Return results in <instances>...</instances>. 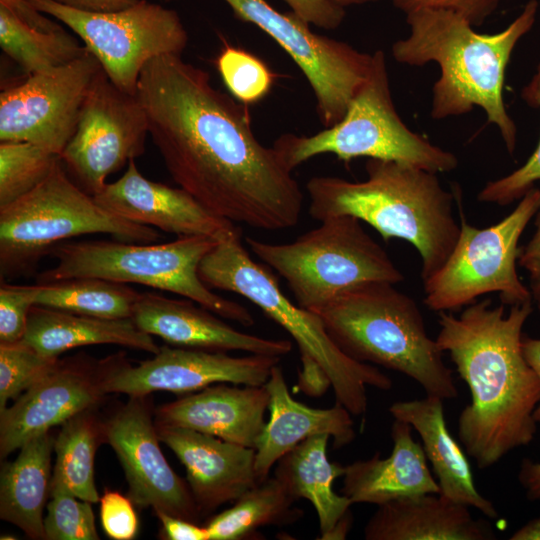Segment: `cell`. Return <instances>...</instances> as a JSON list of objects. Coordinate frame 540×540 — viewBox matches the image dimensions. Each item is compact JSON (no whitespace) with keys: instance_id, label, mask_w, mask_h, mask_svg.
I'll use <instances>...</instances> for the list:
<instances>
[{"instance_id":"f907efd6","label":"cell","mask_w":540,"mask_h":540,"mask_svg":"<svg viewBox=\"0 0 540 540\" xmlns=\"http://www.w3.org/2000/svg\"><path fill=\"white\" fill-rule=\"evenodd\" d=\"M330 1L342 8H345L348 6L363 5V4L375 2L377 0H330Z\"/></svg>"},{"instance_id":"7c38bea8","label":"cell","mask_w":540,"mask_h":540,"mask_svg":"<svg viewBox=\"0 0 540 540\" xmlns=\"http://www.w3.org/2000/svg\"><path fill=\"white\" fill-rule=\"evenodd\" d=\"M38 11L68 26L122 91L136 95L140 73L153 58L179 54L187 31L172 9L148 0L116 11L91 12L55 0H28Z\"/></svg>"},{"instance_id":"5bb4252c","label":"cell","mask_w":540,"mask_h":540,"mask_svg":"<svg viewBox=\"0 0 540 540\" xmlns=\"http://www.w3.org/2000/svg\"><path fill=\"white\" fill-rule=\"evenodd\" d=\"M147 134V116L137 95L119 89L101 68L60 159L72 180L94 196L109 175L144 153Z\"/></svg>"},{"instance_id":"7dc6e473","label":"cell","mask_w":540,"mask_h":540,"mask_svg":"<svg viewBox=\"0 0 540 540\" xmlns=\"http://www.w3.org/2000/svg\"><path fill=\"white\" fill-rule=\"evenodd\" d=\"M518 478L527 497L530 500H540V463L524 459Z\"/></svg>"},{"instance_id":"8d00e7d4","label":"cell","mask_w":540,"mask_h":540,"mask_svg":"<svg viewBox=\"0 0 540 540\" xmlns=\"http://www.w3.org/2000/svg\"><path fill=\"white\" fill-rule=\"evenodd\" d=\"M58 359L43 356L23 340L0 343V412L9 400H16L43 378Z\"/></svg>"},{"instance_id":"83f0119b","label":"cell","mask_w":540,"mask_h":540,"mask_svg":"<svg viewBox=\"0 0 540 540\" xmlns=\"http://www.w3.org/2000/svg\"><path fill=\"white\" fill-rule=\"evenodd\" d=\"M43 356L59 358L73 348L113 344L156 354L160 347L132 318L108 319L32 306L22 339Z\"/></svg>"},{"instance_id":"ac0fdd59","label":"cell","mask_w":540,"mask_h":540,"mask_svg":"<svg viewBox=\"0 0 540 540\" xmlns=\"http://www.w3.org/2000/svg\"><path fill=\"white\" fill-rule=\"evenodd\" d=\"M281 357L250 354L242 357L222 351L164 345L154 357L130 365L124 355L107 376V394L129 397L153 392L189 394L212 384L263 386Z\"/></svg>"},{"instance_id":"3957f363","label":"cell","mask_w":540,"mask_h":540,"mask_svg":"<svg viewBox=\"0 0 540 540\" xmlns=\"http://www.w3.org/2000/svg\"><path fill=\"white\" fill-rule=\"evenodd\" d=\"M538 1L529 0L502 31L481 34L462 15L440 9L406 14L410 32L393 43V58L401 64L435 62L440 76L432 87L430 115L442 120L481 108L487 123L497 127L507 151L516 148L517 128L506 110L504 83L507 65L519 40L533 27Z\"/></svg>"},{"instance_id":"f546056e","label":"cell","mask_w":540,"mask_h":540,"mask_svg":"<svg viewBox=\"0 0 540 540\" xmlns=\"http://www.w3.org/2000/svg\"><path fill=\"white\" fill-rule=\"evenodd\" d=\"M295 502L276 477H268L206 523L209 540L260 539V527L287 526L302 519L304 511Z\"/></svg>"},{"instance_id":"4fadbf2b","label":"cell","mask_w":540,"mask_h":540,"mask_svg":"<svg viewBox=\"0 0 540 540\" xmlns=\"http://www.w3.org/2000/svg\"><path fill=\"white\" fill-rule=\"evenodd\" d=\"M237 18L270 36L307 79L325 127L338 123L367 78L372 54L313 32L293 11L284 13L266 0H224Z\"/></svg>"},{"instance_id":"d6a6232c","label":"cell","mask_w":540,"mask_h":540,"mask_svg":"<svg viewBox=\"0 0 540 540\" xmlns=\"http://www.w3.org/2000/svg\"><path fill=\"white\" fill-rule=\"evenodd\" d=\"M0 46L28 75L65 65L86 51L64 29L37 30L3 5H0Z\"/></svg>"},{"instance_id":"cb8c5ba5","label":"cell","mask_w":540,"mask_h":540,"mask_svg":"<svg viewBox=\"0 0 540 540\" xmlns=\"http://www.w3.org/2000/svg\"><path fill=\"white\" fill-rule=\"evenodd\" d=\"M412 426L395 419L391 426L393 448L386 458L376 453L367 460L345 466L342 494L353 504L382 505L397 498L440 493L427 465L423 447L412 437Z\"/></svg>"},{"instance_id":"60d3db41","label":"cell","mask_w":540,"mask_h":540,"mask_svg":"<svg viewBox=\"0 0 540 540\" xmlns=\"http://www.w3.org/2000/svg\"><path fill=\"white\" fill-rule=\"evenodd\" d=\"M405 14L421 9H440L458 13L473 26L481 25L497 9L501 0H392Z\"/></svg>"},{"instance_id":"484cf974","label":"cell","mask_w":540,"mask_h":540,"mask_svg":"<svg viewBox=\"0 0 540 540\" xmlns=\"http://www.w3.org/2000/svg\"><path fill=\"white\" fill-rule=\"evenodd\" d=\"M328 434L313 435L284 454L274 470L286 491L295 499L304 498L318 516L321 540H343L353 517L351 500L334 491L335 480L344 475L345 466L327 456Z\"/></svg>"},{"instance_id":"d6986e66","label":"cell","mask_w":540,"mask_h":540,"mask_svg":"<svg viewBox=\"0 0 540 540\" xmlns=\"http://www.w3.org/2000/svg\"><path fill=\"white\" fill-rule=\"evenodd\" d=\"M105 209L131 222L156 227L177 237L207 236L217 240L239 229L215 215L182 188L145 178L135 159L124 174L93 196Z\"/></svg>"},{"instance_id":"bcb514c9","label":"cell","mask_w":540,"mask_h":540,"mask_svg":"<svg viewBox=\"0 0 540 540\" xmlns=\"http://www.w3.org/2000/svg\"><path fill=\"white\" fill-rule=\"evenodd\" d=\"M65 6L91 11L110 12L126 8L139 0H55Z\"/></svg>"},{"instance_id":"9c48e42d","label":"cell","mask_w":540,"mask_h":540,"mask_svg":"<svg viewBox=\"0 0 540 540\" xmlns=\"http://www.w3.org/2000/svg\"><path fill=\"white\" fill-rule=\"evenodd\" d=\"M87 234L142 244L160 237L153 227L102 207L72 180L60 159L33 190L0 207L1 281L34 271L54 246Z\"/></svg>"},{"instance_id":"6da1fadb","label":"cell","mask_w":540,"mask_h":540,"mask_svg":"<svg viewBox=\"0 0 540 540\" xmlns=\"http://www.w3.org/2000/svg\"><path fill=\"white\" fill-rule=\"evenodd\" d=\"M148 133L178 186L215 215L265 231L295 226L304 195L276 150L256 138L246 106L209 74L164 54L142 69L136 93Z\"/></svg>"},{"instance_id":"816d5d0a","label":"cell","mask_w":540,"mask_h":540,"mask_svg":"<svg viewBox=\"0 0 540 540\" xmlns=\"http://www.w3.org/2000/svg\"><path fill=\"white\" fill-rule=\"evenodd\" d=\"M162 1H169V0H162Z\"/></svg>"},{"instance_id":"2e32d148","label":"cell","mask_w":540,"mask_h":540,"mask_svg":"<svg viewBox=\"0 0 540 540\" xmlns=\"http://www.w3.org/2000/svg\"><path fill=\"white\" fill-rule=\"evenodd\" d=\"M147 396H133L103 422L105 443L118 457L134 505L152 507L195 523L201 513L188 483L170 467Z\"/></svg>"},{"instance_id":"5b68a950","label":"cell","mask_w":540,"mask_h":540,"mask_svg":"<svg viewBox=\"0 0 540 540\" xmlns=\"http://www.w3.org/2000/svg\"><path fill=\"white\" fill-rule=\"evenodd\" d=\"M338 347L362 363L380 365L416 381L426 395L457 398L453 372L429 337L416 301L386 282L350 288L314 311Z\"/></svg>"},{"instance_id":"681fc988","label":"cell","mask_w":540,"mask_h":540,"mask_svg":"<svg viewBox=\"0 0 540 540\" xmlns=\"http://www.w3.org/2000/svg\"><path fill=\"white\" fill-rule=\"evenodd\" d=\"M511 540H540V517L528 522L518 529L511 537Z\"/></svg>"},{"instance_id":"f1b7e54d","label":"cell","mask_w":540,"mask_h":540,"mask_svg":"<svg viewBox=\"0 0 540 540\" xmlns=\"http://www.w3.org/2000/svg\"><path fill=\"white\" fill-rule=\"evenodd\" d=\"M54 442L50 431L33 437L0 473V518L34 540L45 539L44 508L50 496Z\"/></svg>"},{"instance_id":"7bdbcfd3","label":"cell","mask_w":540,"mask_h":540,"mask_svg":"<svg viewBox=\"0 0 540 540\" xmlns=\"http://www.w3.org/2000/svg\"><path fill=\"white\" fill-rule=\"evenodd\" d=\"M534 227L530 240L520 247L517 262L529 275L532 301L540 312V208L534 216Z\"/></svg>"},{"instance_id":"1f68e13d","label":"cell","mask_w":540,"mask_h":540,"mask_svg":"<svg viewBox=\"0 0 540 540\" xmlns=\"http://www.w3.org/2000/svg\"><path fill=\"white\" fill-rule=\"evenodd\" d=\"M103 422L96 408L82 411L65 421L55 436L56 462L52 473L59 476L78 498L100 501L94 480V459L105 442Z\"/></svg>"},{"instance_id":"44dd1931","label":"cell","mask_w":540,"mask_h":540,"mask_svg":"<svg viewBox=\"0 0 540 540\" xmlns=\"http://www.w3.org/2000/svg\"><path fill=\"white\" fill-rule=\"evenodd\" d=\"M190 299L140 293L132 320L142 331L176 347L210 351H245L282 357L292 350L287 339L264 338L241 332Z\"/></svg>"},{"instance_id":"603a6c76","label":"cell","mask_w":540,"mask_h":540,"mask_svg":"<svg viewBox=\"0 0 540 540\" xmlns=\"http://www.w3.org/2000/svg\"><path fill=\"white\" fill-rule=\"evenodd\" d=\"M265 386L269 394V421L255 449L259 481L269 477L271 468L284 454L313 435L328 434L335 448L354 440L352 414L338 403L330 408H313L296 401L278 364L272 368Z\"/></svg>"},{"instance_id":"ab89813d","label":"cell","mask_w":540,"mask_h":540,"mask_svg":"<svg viewBox=\"0 0 540 540\" xmlns=\"http://www.w3.org/2000/svg\"><path fill=\"white\" fill-rule=\"evenodd\" d=\"M99 502L106 535L114 540L133 539L138 531V518L132 500L118 491L105 490Z\"/></svg>"},{"instance_id":"8992f818","label":"cell","mask_w":540,"mask_h":540,"mask_svg":"<svg viewBox=\"0 0 540 540\" xmlns=\"http://www.w3.org/2000/svg\"><path fill=\"white\" fill-rule=\"evenodd\" d=\"M198 274L210 289L246 298L282 327L297 344L300 360L319 367L330 381L336 403L353 416L367 411V386L385 391L392 388V380L378 368L345 354L316 313L287 298L274 275L244 248L240 228L218 240L201 260Z\"/></svg>"},{"instance_id":"30bf717a","label":"cell","mask_w":540,"mask_h":540,"mask_svg":"<svg viewBox=\"0 0 540 540\" xmlns=\"http://www.w3.org/2000/svg\"><path fill=\"white\" fill-rule=\"evenodd\" d=\"M320 222L290 243L245 239L254 255L284 278L299 306L314 312L357 285L404 281L358 218L339 215Z\"/></svg>"},{"instance_id":"74e56055","label":"cell","mask_w":540,"mask_h":540,"mask_svg":"<svg viewBox=\"0 0 540 540\" xmlns=\"http://www.w3.org/2000/svg\"><path fill=\"white\" fill-rule=\"evenodd\" d=\"M522 100L532 108L540 110V61L531 80L521 90ZM540 181V139L528 160L511 173L488 181L480 190V202L507 206L520 200L535 183Z\"/></svg>"},{"instance_id":"ee69618b","label":"cell","mask_w":540,"mask_h":540,"mask_svg":"<svg viewBox=\"0 0 540 540\" xmlns=\"http://www.w3.org/2000/svg\"><path fill=\"white\" fill-rule=\"evenodd\" d=\"M161 523V536L166 540H209V533L205 526L170 515L165 512L155 511Z\"/></svg>"},{"instance_id":"ffe728a7","label":"cell","mask_w":540,"mask_h":540,"mask_svg":"<svg viewBox=\"0 0 540 540\" xmlns=\"http://www.w3.org/2000/svg\"><path fill=\"white\" fill-rule=\"evenodd\" d=\"M156 428L160 442L185 467L187 483L201 515L237 500L260 482L255 470V449L191 429L157 424Z\"/></svg>"},{"instance_id":"f35d334b","label":"cell","mask_w":540,"mask_h":540,"mask_svg":"<svg viewBox=\"0 0 540 540\" xmlns=\"http://www.w3.org/2000/svg\"><path fill=\"white\" fill-rule=\"evenodd\" d=\"M32 306L30 286L11 285L1 281L0 343H15L24 338Z\"/></svg>"},{"instance_id":"9a60e30c","label":"cell","mask_w":540,"mask_h":540,"mask_svg":"<svg viewBox=\"0 0 540 540\" xmlns=\"http://www.w3.org/2000/svg\"><path fill=\"white\" fill-rule=\"evenodd\" d=\"M86 51L57 68L28 75L0 94V141H24L61 155L76 129L88 89L100 71Z\"/></svg>"},{"instance_id":"7a4b0ae2","label":"cell","mask_w":540,"mask_h":540,"mask_svg":"<svg viewBox=\"0 0 540 540\" xmlns=\"http://www.w3.org/2000/svg\"><path fill=\"white\" fill-rule=\"evenodd\" d=\"M533 302L492 306L474 302L456 317L439 312V348L450 354L471 403L460 413L458 435L481 469L497 464L510 451L529 444L536 433L534 411L540 383L522 351V328Z\"/></svg>"},{"instance_id":"d4e9b609","label":"cell","mask_w":540,"mask_h":540,"mask_svg":"<svg viewBox=\"0 0 540 540\" xmlns=\"http://www.w3.org/2000/svg\"><path fill=\"white\" fill-rule=\"evenodd\" d=\"M366 540H490L491 525L469 507L440 493H424L379 505L364 527Z\"/></svg>"},{"instance_id":"4dcf8cb0","label":"cell","mask_w":540,"mask_h":540,"mask_svg":"<svg viewBox=\"0 0 540 540\" xmlns=\"http://www.w3.org/2000/svg\"><path fill=\"white\" fill-rule=\"evenodd\" d=\"M34 305L108 319L131 318L139 292L96 277L69 278L30 286Z\"/></svg>"},{"instance_id":"836d02e7","label":"cell","mask_w":540,"mask_h":540,"mask_svg":"<svg viewBox=\"0 0 540 540\" xmlns=\"http://www.w3.org/2000/svg\"><path fill=\"white\" fill-rule=\"evenodd\" d=\"M60 156L24 141L0 143V207L38 186L51 173Z\"/></svg>"},{"instance_id":"4316f807","label":"cell","mask_w":540,"mask_h":540,"mask_svg":"<svg viewBox=\"0 0 540 540\" xmlns=\"http://www.w3.org/2000/svg\"><path fill=\"white\" fill-rule=\"evenodd\" d=\"M389 412L394 419L409 423L418 432L442 496L473 507L487 518L498 517L493 503L477 490L470 464L447 428L441 398L426 395L421 399L398 401L389 407Z\"/></svg>"},{"instance_id":"52a82bcc","label":"cell","mask_w":540,"mask_h":540,"mask_svg":"<svg viewBox=\"0 0 540 540\" xmlns=\"http://www.w3.org/2000/svg\"><path fill=\"white\" fill-rule=\"evenodd\" d=\"M273 148L291 172L326 153L346 163L365 157L395 161L436 174L451 172L458 166L455 154L412 131L398 115L382 50L372 54L369 74L338 123L310 136L283 134Z\"/></svg>"},{"instance_id":"7402d4cb","label":"cell","mask_w":540,"mask_h":540,"mask_svg":"<svg viewBox=\"0 0 540 540\" xmlns=\"http://www.w3.org/2000/svg\"><path fill=\"white\" fill-rule=\"evenodd\" d=\"M218 383L154 409L157 425L181 427L256 449L265 427L266 386Z\"/></svg>"},{"instance_id":"8fae6325","label":"cell","mask_w":540,"mask_h":540,"mask_svg":"<svg viewBox=\"0 0 540 540\" xmlns=\"http://www.w3.org/2000/svg\"><path fill=\"white\" fill-rule=\"evenodd\" d=\"M460 232L444 264L423 283L424 304L435 312L458 311L484 294L498 293L502 304L532 301L517 274L519 239L540 208V189L532 187L498 223L476 228L465 217L455 194ZM533 302V301H532Z\"/></svg>"},{"instance_id":"c3c4849f","label":"cell","mask_w":540,"mask_h":540,"mask_svg":"<svg viewBox=\"0 0 540 540\" xmlns=\"http://www.w3.org/2000/svg\"><path fill=\"white\" fill-rule=\"evenodd\" d=\"M522 351L527 363L533 369L540 383V339L522 336ZM534 418L540 423V401L534 411Z\"/></svg>"},{"instance_id":"e0dca14e","label":"cell","mask_w":540,"mask_h":540,"mask_svg":"<svg viewBox=\"0 0 540 540\" xmlns=\"http://www.w3.org/2000/svg\"><path fill=\"white\" fill-rule=\"evenodd\" d=\"M122 353L94 359L84 353L58 359L55 366L0 412V457L76 414L96 408L107 395L104 384Z\"/></svg>"},{"instance_id":"d590c367","label":"cell","mask_w":540,"mask_h":540,"mask_svg":"<svg viewBox=\"0 0 540 540\" xmlns=\"http://www.w3.org/2000/svg\"><path fill=\"white\" fill-rule=\"evenodd\" d=\"M216 67L231 95L244 105L261 101L274 83V74L260 58L229 44L220 51Z\"/></svg>"},{"instance_id":"b9f144b4","label":"cell","mask_w":540,"mask_h":540,"mask_svg":"<svg viewBox=\"0 0 540 540\" xmlns=\"http://www.w3.org/2000/svg\"><path fill=\"white\" fill-rule=\"evenodd\" d=\"M291 11L299 15L309 24L333 30L338 28L344 20L345 8L330 0H284Z\"/></svg>"},{"instance_id":"e575fe53","label":"cell","mask_w":540,"mask_h":540,"mask_svg":"<svg viewBox=\"0 0 540 540\" xmlns=\"http://www.w3.org/2000/svg\"><path fill=\"white\" fill-rule=\"evenodd\" d=\"M92 503L75 496L52 473L50 500L44 516L46 540H98Z\"/></svg>"},{"instance_id":"277c9868","label":"cell","mask_w":540,"mask_h":540,"mask_svg":"<svg viewBox=\"0 0 540 540\" xmlns=\"http://www.w3.org/2000/svg\"><path fill=\"white\" fill-rule=\"evenodd\" d=\"M365 170L363 181L332 176L309 179L310 216L319 221L354 216L385 241H408L419 253L424 282L444 264L458 239L455 194L443 187L436 173L410 165L367 159Z\"/></svg>"},{"instance_id":"f6af8a7d","label":"cell","mask_w":540,"mask_h":540,"mask_svg":"<svg viewBox=\"0 0 540 540\" xmlns=\"http://www.w3.org/2000/svg\"><path fill=\"white\" fill-rule=\"evenodd\" d=\"M0 5L8 8L21 21L43 32H58L63 28L45 17L28 0H0Z\"/></svg>"},{"instance_id":"ba28073f","label":"cell","mask_w":540,"mask_h":540,"mask_svg":"<svg viewBox=\"0 0 540 540\" xmlns=\"http://www.w3.org/2000/svg\"><path fill=\"white\" fill-rule=\"evenodd\" d=\"M218 240L183 236L162 244L119 240L62 242L49 254L54 267L38 275V283L69 278L96 277L119 283H136L181 295L221 318L252 326V314L243 305L212 292L201 280V260Z\"/></svg>"}]
</instances>
